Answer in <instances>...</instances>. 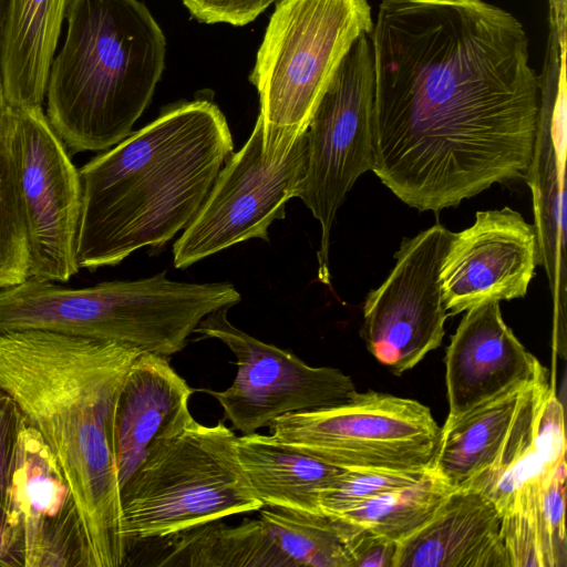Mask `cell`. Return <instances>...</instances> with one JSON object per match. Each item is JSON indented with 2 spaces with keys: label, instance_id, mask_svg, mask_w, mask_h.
Segmentation results:
<instances>
[{
  "label": "cell",
  "instance_id": "obj_1",
  "mask_svg": "<svg viewBox=\"0 0 567 567\" xmlns=\"http://www.w3.org/2000/svg\"><path fill=\"white\" fill-rule=\"evenodd\" d=\"M372 172L420 212L525 178L538 76L509 12L483 0H381L369 34Z\"/></svg>",
  "mask_w": 567,
  "mask_h": 567
},
{
  "label": "cell",
  "instance_id": "obj_2",
  "mask_svg": "<svg viewBox=\"0 0 567 567\" xmlns=\"http://www.w3.org/2000/svg\"><path fill=\"white\" fill-rule=\"evenodd\" d=\"M141 352L118 341L43 330L0 332V388L55 457L76 502L91 567H120L127 557L114 416Z\"/></svg>",
  "mask_w": 567,
  "mask_h": 567
},
{
  "label": "cell",
  "instance_id": "obj_3",
  "mask_svg": "<svg viewBox=\"0 0 567 567\" xmlns=\"http://www.w3.org/2000/svg\"><path fill=\"white\" fill-rule=\"evenodd\" d=\"M225 115L207 99L183 102L81 168V268L115 266L184 230L234 153Z\"/></svg>",
  "mask_w": 567,
  "mask_h": 567
},
{
  "label": "cell",
  "instance_id": "obj_4",
  "mask_svg": "<svg viewBox=\"0 0 567 567\" xmlns=\"http://www.w3.org/2000/svg\"><path fill=\"white\" fill-rule=\"evenodd\" d=\"M47 117L71 154L106 151L133 131L165 68L166 40L140 0H69Z\"/></svg>",
  "mask_w": 567,
  "mask_h": 567
},
{
  "label": "cell",
  "instance_id": "obj_5",
  "mask_svg": "<svg viewBox=\"0 0 567 567\" xmlns=\"http://www.w3.org/2000/svg\"><path fill=\"white\" fill-rule=\"evenodd\" d=\"M373 29L368 0H279L249 76L262 151L282 159L309 126L340 62Z\"/></svg>",
  "mask_w": 567,
  "mask_h": 567
},
{
  "label": "cell",
  "instance_id": "obj_6",
  "mask_svg": "<svg viewBox=\"0 0 567 567\" xmlns=\"http://www.w3.org/2000/svg\"><path fill=\"white\" fill-rule=\"evenodd\" d=\"M223 421L195 420L158 446L121 488V532L132 540L171 537L220 518L259 511Z\"/></svg>",
  "mask_w": 567,
  "mask_h": 567
},
{
  "label": "cell",
  "instance_id": "obj_7",
  "mask_svg": "<svg viewBox=\"0 0 567 567\" xmlns=\"http://www.w3.org/2000/svg\"><path fill=\"white\" fill-rule=\"evenodd\" d=\"M184 321L182 289L166 271L84 288L34 278L0 288V332L43 330L166 354Z\"/></svg>",
  "mask_w": 567,
  "mask_h": 567
},
{
  "label": "cell",
  "instance_id": "obj_8",
  "mask_svg": "<svg viewBox=\"0 0 567 567\" xmlns=\"http://www.w3.org/2000/svg\"><path fill=\"white\" fill-rule=\"evenodd\" d=\"M270 425L278 440L341 468L431 470L441 432L424 404L372 390Z\"/></svg>",
  "mask_w": 567,
  "mask_h": 567
},
{
  "label": "cell",
  "instance_id": "obj_9",
  "mask_svg": "<svg viewBox=\"0 0 567 567\" xmlns=\"http://www.w3.org/2000/svg\"><path fill=\"white\" fill-rule=\"evenodd\" d=\"M375 75L369 35L344 55L306 131L308 158L298 197L321 227L320 281L329 284L330 233L357 179L372 171Z\"/></svg>",
  "mask_w": 567,
  "mask_h": 567
},
{
  "label": "cell",
  "instance_id": "obj_10",
  "mask_svg": "<svg viewBox=\"0 0 567 567\" xmlns=\"http://www.w3.org/2000/svg\"><path fill=\"white\" fill-rule=\"evenodd\" d=\"M307 158L306 133L285 158H267L258 117L245 145L226 161L199 212L175 241L174 266L187 268L251 238L268 241L270 225L282 219L288 200L298 197Z\"/></svg>",
  "mask_w": 567,
  "mask_h": 567
},
{
  "label": "cell",
  "instance_id": "obj_11",
  "mask_svg": "<svg viewBox=\"0 0 567 567\" xmlns=\"http://www.w3.org/2000/svg\"><path fill=\"white\" fill-rule=\"evenodd\" d=\"M11 142L28 237L29 278L66 282L80 270L79 169L42 106L11 105Z\"/></svg>",
  "mask_w": 567,
  "mask_h": 567
},
{
  "label": "cell",
  "instance_id": "obj_12",
  "mask_svg": "<svg viewBox=\"0 0 567 567\" xmlns=\"http://www.w3.org/2000/svg\"><path fill=\"white\" fill-rule=\"evenodd\" d=\"M224 307L207 315L194 332L221 341L235 354L233 384L213 395L224 416L243 435L277 417L338 405L358 391L351 378L330 367H311L290 351L266 343L235 327Z\"/></svg>",
  "mask_w": 567,
  "mask_h": 567
},
{
  "label": "cell",
  "instance_id": "obj_13",
  "mask_svg": "<svg viewBox=\"0 0 567 567\" xmlns=\"http://www.w3.org/2000/svg\"><path fill=\"white\" fill-rule=\"evenodd\" d=\"M451 237L437 223L405 238L389 276L364 301L361 337L369 352L396 375L442 343L449 315L440 270Z\"/></svg>",
  "mask_w": 567,
  "mask_h": 567
},
{
  "label": "cell",
  "instance_id": "obj_14",
  "mask_svg": "<svg viewBox=\"0 0 567 567\" xmlns=\"http://www.w3.org/2000/svg\"><path fill=\"white\" fill-rule=\"evenodd\" d=\"M532 159L524 179L533 195L538 262L554 305L553 348L566 350V37L549 32Z\"/></svg>",
  "mask_w": 567,
  "mask_h": 567
},
{
  "label": "cell",
  "instance_id": "obj_15",
  "mask_svg": "<svg viewBox=\"0 0 567 567\" xmlns=\"http://www.w3.org/2000/svg\"><path fill=\"white\" fill-rule=\"evenodd\" d=\"M538 265L533 224L508 206L477 212L472 226L452 233L441 266L447 315L485 302L523 298Z\"/></svg>",
  "mask_w": 567,
  "mask_h": 567
},
{
  "label": "cell",
  "instance_id": "obj_16",
  "mask_svg": "<svg viewBox=\"0 0 567 567\" xmlns=\"http://www.w3.org/2000/svg\"><path fill=\"white\" fill-rule=\"evenodd\" d=\"M8 505L23 535L24 567H91L74 495L40 434L20 432Z\"/></svg>",
  "mask_w": 567,
  "mask_h": 567
},
{
  "label": "cell",
  "instance_id": "obj_17",
  "mask_svg": "<svg viewBox=\"0 0 567 567\" xmlns=\"http://www.w3.org/2000/svg\"><path fill=\"white\" fill-rule=\"evenodd\" d=\"M547 370L520 343L502 317L499 302L466 310L445 354L447 419H455Z\"/></svg>",
  "mask_w": 567,
  "mask_h": 567
},
{
  "label": "cell",
  "instance_id": "obj_18",
  "mask_svg": "<svg viewBox=\"0 0 567 567\" xmlns=\"http://www.w3.org/2000/svg\"><path fill=\"white\" fill-rule=\"evenodd\" d=\"M193 389L168 358L141 352L122 384L114 416V455L121 488L164 442L194 421Z\"/></svg>",
  "mask_w": 567,
  "mask_h": 567
},
{
  "label": "cell",
  "instance_id": "obj_19",
  "mask_svg": "<svg viewBox=\"0 0 567 567\" xmlns=\"http://www.w3.org/2000/svg\"><path fill=\"white\" fill-rule=\"evenodd\" d=\"M563 461L564 409L547 372L524 388L495 461L464 487L489 498L502 515L524 485L543 477Z\"/></svg>",
  "mask_w": 567,
  "mask_h": 567
},
{
  "label": "cell",
  "instance_id": "obj_20",
  "mask_svg": "<svg viewBox=\"0 0 567 567\" xmlns=\"http://www.w3.org/2000/svg\"><path fill=\"white\" fill-rule=\"evenodd\" d=\"M501 522L489 498L455 488L424 526L398 544L394 567H508Z\"/></svg>",
  "mask_w": 567,
  "mask_h": 567
},
{
  "label": "cell",
  "instance_id": "obj_21",
  "mask_svg": "<svg viewBox=\"0 0 567 567\" xmlns=\"http://www.w3.org/2000/svg\"><path fill=\"white\" fill-rule=\"evenodd\" d=\"M69 0H0V72L12 106H42Z\"/></svg>",
  "mask_w": 567,
  "mask_h": 567
},
{
  "label": "cell",
  "instance_id": "obj_22",
  "mask_svg": "<svg viewBox=\"0 0 567 567\" xmlns=\"http://www.w3.org/2000/svg\"><path fill=\"white\" fill-rule=\"evenodd\" d=\"M240 465L264 506L323 514L319 494L346 468L329 464L272 434L237 436Z\"/></svg>",
  "mask_w": 567,
  "mask_h": 567
},
{
  "label": "cell",
  "instance_id": "obj_23",
  "mask_svg": "<svg viewBox=\"0 0 567 567\" xmlns=\"http://www.w3.org/2000/svg\"><path fill=\"white\" fill-rule=\"evenodd\" d=\"M526 385L511 389L455 419H446L431 471L455 489L487 470L509 431Z\"/></svg>",
  "mask_w": 567,
  "mask_h": 567
},
{
  "label": "cell",
  "instance_id": "obj_24",
  "mask_svg": "<svg viewBox=\"0 0 567 567\" xmlns=\"http://www.w3.org/2000/svg\"><path fill=\"white\" fill-rule=\"evenodd\" d=\"M453 488L431 470L417 482L370 498L340 517L401 543L437 512Z\"/></svg>",
  "mask_w": 567,
  "mask_h": 567
},
{
  "label": "cell",
  "instance_id": "obj_25",
  "mask_svg": "<svg viewBox=\"0 0 567 567\" xmlns=\"http://www.w3.org/2000/svg\"><path fill=\"white\" fill-rule=\"evenodd\" d=\"M30 255L11 142V104L0 72V288L30 277Z\"/></svg>",
  "mask_w": 567,
  "mask_h": 567
},
{
  "label": "cell",
  "instance_id": "obj_26",
  "mask_svg": "<svg viewBox=\"0 0 567 567\" xmlns=\"http://www.w3.org/2000/svg\"><path fill=\"white\" fill-rule=\"evenodd\" d=\"M430 470L346 468L319 494L327 515H340L389 491L411 485Z\"/></svg>",
  "mask_w": 567,
  "mask_h": 567
},
{
  "label": "cell",
  "instance_id": "obj_27",
  "mask_svg": "<svg viewBox=\"0 0 567 567\" xmlns=\"http://www.w3.org/2000/svg\"><path fill=\"white\" fill-rule=\"evenodd\" d=\"M540 478L524 485L502 514L501 536L508 567H545L535 508Z\"/></svg>",
  "mask_w": 567,
  "mask_h": 567
},
{
  "label": "cell",
  "instance_id": "obj_28",
  "mask_svg": "<svg viewBox=\"0 0 567 567\" xmlns=\"http://www.w3.org/2000/svg\"><path fill=\"white\" fill-rule=\"evenodd\" d=\"M565 495L566 461H563L539 480L536 493L535 508L545 567L567 565Z\"/></svg>",
  "mask_w": 567,
  "mask_h": 567
},
{
  "label": "cell",
  "instance_id": "obj_29",
  "mask_svg": "<svg viewBox=\"0 0 567 567\" xmlns=\"http://www.w3.org/2000/svg\"><path fill=\"white\" fill-rule=\"evenodd\" d=\"M277 0H182L189 13L204 23L243 27Z\"/></svg>",
  "mask_w": 567,
  "mask_h": 567
},
{
  "label": "cell",
  "instance_id": "obj_30",
  "mask_svg": "<svg viewBox=\"0 0 567 567\" xmlns=\"http://www.w3.org/2000/svg\"><path fill=\"white\" fill-rule=\"evenodd\" d=\"M23 415L9 393L0 388V499L8 503V491Z\"/></svg>",
  "mask_w": 567,
  "mask_h": 567
},
{
  "label": "cell",
  "instance_id": "obj_31",
  "mask_svg": "<svg viewBox=\"0 0 567 567\" xmlns=\"http://www.w3.org/2000/svg\"><path fill=\"white\" fill-rule=\"evenodd\" d=\"M346 547L350 567H394L398 543L369 529L352 524Z\"/></svg>",
  "mask_w": 567,
  "mask_h": 567
},
{
  "label": "cell",
  "instance_id": "obj_32",
  "mask_svg": "<svg viewBox=\"0 0 567 567\" xmlns=\"http://www.w3.org/2000/svg\"><path fill=\"white\" fill-rule=\"evenodd\" d=\"M21 526L7 502L0 499V567H24Z\"/></svg>",
  "mask_w": 567,
  "mask_h": 567
}]
</instances>
